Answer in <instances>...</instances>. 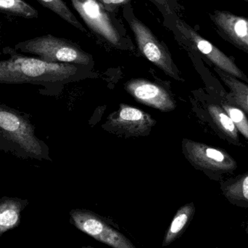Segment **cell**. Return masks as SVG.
Masks as SVG:
<instances>
[{"mask_svg":"<svg viewBox=\"0 0 248 248\" xmlns=\"http://www.w3.org/2000/svg\"><path fill=\"white\" fill-rule=\"evenodd\" d=\"M77 70L67 63L49 62L17 54L0 61V83H55L75 75Z\"/></svg>","mask_w":248,"mask_h":248,"instance_id":"6da1fadb","label":"cell"},{"mask_svg":"<svg viewBox=\"0 0 248 248\" xmlns=\"http://www.w3.org/2000/svg\"><path fill=\"white\" fill-rule=\"evenodd\" d=\"M18 50L37 55L44 61L54 63L89 65L92 58L74 42L52 35L38 36L16 45Z\"/></svg>","mask_w":248,"mask_h":248,"instance_id":"7a4b0ae2","label":"cell"},{"mask_svg":"<svg viewBox=\"0 0 248 248\" xmlns=\"http://www.w3.org/2000/svg\"><path fill=\"white\" fill-rule=\"evenodd\" d=\"M128 23L141 54L169 77L181 80L179 70L167 48L157 39L151 30L137 17L130 19Z\"/></svg>","mask_w":248,"mask_h":248,"instance_id":"3957f363","label":"cell"},{"mask_svg":"<svg viewBox=\"0 0 248 248\" xmlns=\"http://www.w3.org/2000/svg\"><path fill=\"white\" fill-rule=\"evenodd\" d=\"M176 29L179 33L189 42V45L198 52L206 58L215 68H218L248 84V77L239 68L234 59L226 55L222 51L209 41L202 37L195 29L183 20L178 19Z\"/></svg>","mask_w":248,"mask_h":248,"instance_id":"277c9868","label":"cell"},{"mask_svg":"<svg viewBox=\"0 0 248 248\" xmlns=\"http://www.w3.org/2000/svg\"><path fill=\"white\" fill-rule=\"evenodd\" d=\"M183 149L188 160L204 171L224 174L232 173L237 169V164L234 159L221 149L185 140Z\"/></svg>","mask_w":248,"mask_h":248,"instance_id":"5b68a950","label":"cell"},{"mask_svg":"<svg viewBox=\"0 0 248 248\" xmlns=\"http://www.w3.org/2000/svg\"><path fill=\"white\" fill-rule=\"evenodd\" d=\"M0 131L30 155H42V146L30 122L14 111L2 106H0Z\"/></svg>","mask_w":248,"mask_h":248,"instance_id":"8992f818","label":"cell"},{"mask_svg":"<svg viewBox=\"0 0 248 248\" xmlns=\"http://www.w3.org/2000/svg\"><path fill=\"white\" fill-rule=\"evenodd\" d=\"M74 8L87 26L116 47L121 45V36L106 7L97 0H71Z\"/></svg>","mask_w":248,"mask_h":248,"instance_id":"52a82bcc","label":"cell"},{"mask_svg":"<svg viewBox=\"0 0 248 248\" xmlns=\"http://www.w3.org/2000/svg\"><path fill=\"white\" fill-rule=\"evenodd\" d=\"M210 17L218 34L248 54V18L226 10H214Z\"/></svg>","mask_w":248,"mask_h":248,"instance_id":"ba28073f","label":"cell"},{"mask_svg":"<svg viewBox=\"0 0 248 248\" xmlns=\"http://www.w3.org/2000/svg\"><path fill=\"white\" fill-rule=\"evenodd\" d=\"M125 90L137 101L162 112H170L176 108L169 92L161 86L144 79H135L125 84Z\"/></svg>","mask_w":248,"mask_h":248,"instance_id":"9c48e42d","label":"cell"},{"mask_svg":"<svg viewBox=\"0 0 248 248\" xmlns=\"http://www.w3.org/2000/svg\"><path fill=\"white\" fill-rule=\"evenodd\" d=\"M112 127L132 135H141L150 131L155 122L149 114L125 104H121L118 112L108 117Z\"/></svg>","mask_w":248,"mask_h":248,"instance_id":"30bf717a","label":"cell"},{"mask_svg":"<svg viewBox=\"0 0 248 248\" xmlns=\"http://www.w3.org/2000/svg\"><path fill=\"white\" fill-rule=\"evenodd\" d=\"M74 225L85 234L104 243L113 228L108 225L95 214L82 210H74L71 212Z\"/></svg>","mask_w":248,"mask_h":248,"instance_id":"8fae6325","label":"cell"},{"mask_svg":"<svg viewBox=\"0 0 248 248\" xmlns=\"http://www.w3.org/2000/svg\"><path fill=\"white\" fill-rule=\"evenodd\" d=\"M221 190L230 203L248 208V173L223 183Z\"/></svg>","mask_w":248,"mask_h":248,"instance_id":"7c38bea8","label":"cell"},{"mask_svg":"<svg viewBox=\"0 0 248 248\" xmlns=\"http://www.w3.org/2000/svg\"><path fill=\"white\" fill-rule=\"evenodd\" d=\"M195 212V207L192 202L184 205L177 211L165 236L163 247L173 243L182 234L192 220Z\"/></svg>","mask_w":248,"mask_h":248,"instance_id":"4fadbf2b","label":"cell"},{"mask_svg":"<svg viewBox=\"0 0 248 248\" xmlns=\"http://www.w3.org/2000/svg\"><path fill=\"white\" fill-rule=\"evenodd\" d=\"M208 110L218 131L233 144H238L240 143L238 130L224 108L220 107L218 105L211 104L208 106Z\"/></svg>","mask_w":248,"mask_h":248,"instance_id":"5bb4252c","label":"cell"},{"mask_svg":"<svg viewBox=\"0 0 248 248\" xmlns=\"http://www.w3.org/2000/svg\"><path fill=\"white\" fill-rule=\"evenodd\" d=\"M23 206L17 199L0 201V237L8 230L18 226Z\"/></svg>","mask_w":248,"mask_h":248,"instance_id":"9a60e30c","label":"cell"},{"mask_svg":"<svg viewBox=\"0 0 248 248\" xmlns=\"http://www.w3.org/2000/svg\"><path fill=\"white\" fill-rule=\"evenodd\" d=\"M215 71L230 88V97L233 102L248 114V84L218 68H215Z\"/></svg>","mask_w":248,"mask_h":248,"instance_id":"2e32d148","label":"cell"},{"mask_svg":"<svg viewBox=\"0 0 248 248\" xmlns=\"http://www.w3.org/2000/svg\"><path fill=\"white\" fill-rule=\"evenodd\" d=\"M0 13L24 18H36L39 13L24 0H0Z\"/></svg>","mask_w":248,"mask_h":248,"instance_id":"e0dca14e","label":"cell"},{"mask_svg":"<svg viewBox=\"0 0 248 248\" xmlns=\"http://www.w3.org/2000/svg\"><path fill=\"white\" fill-rule=\"evenodd\" d=\"M37 1L44 7L56 13L70 24L75 26L82 32L85 31L84 26L78 21V19L76 17L74 13L68 8L67 4L62 0H37Z\"/></svg>","mask_w":248,"mask_h":248,"instance_id":"ac0fdd59","label":"cell"},{"mask_svg":"<svg viewBox=\"0 0 248 248\" xmlns=\"http://www.w3.org/2000/svg\"><path fill=\"white\" fill-rule=\"evenodd\" d=\"M222 107L231 117L239 132L248 140V119L244 111L233 105L223 104Z\"/></svg>","mask_w":248,"mask_h":248,"instance_id":"d6986e66","label":"cell"},{"mask_svg":"<svg viewBox=\"0 0 248 248\" xmlns=\"http://www.w3.org/2000/svg\"><path fill=\"white\" fill-rule=\"evenodd\" d=\"M150 1L154 3L162 13L166 15L171 14V7L169 4V0H150Z\"/></svg>","mask_w":248,"mask_h":248,"instance_id":"ffe728a7","label":"cell"},{"mask_svg":"<svg viewBox=\"0 0 248 248\" xmlns=\"http://www.w3.org/2000/svg\"><path fill=\"white\" fill-rule=\"evenodd\" d=\"M100 1L105 7H116L122 5L129 2L130 0H97Z\"/></svg>","mask_w":248,"mask_h":248,"instance_id":"44dd1931","label":"cell"},{"mask_svg":"<svg viewBox=\"0 0 248 248\" xmlns=\"http://www.w3.org/2000/svg\"><path fill=\"white\" fill-rule=\"evenodd\" d=\"M246 232L247 233V234H248V224L247 227H246Z\"/></svg>","mask_w":248,"mask_h":248,"instance_id":"7402d4cb","label":"cell"},{"mask_svg":"<svg viewBox=\"0 0 248 248\" xmlns=\"http://www.w3.org/2000/svg\"><path fill=\"white\" fill-rule=\"evenodd\" d=\"M243 1H246V2L248 3V0H243Z\"/></svg>","mask_w":248,"mask_h":248,"instance_id":"603a6c76","label":"cell"}]
</instances>
